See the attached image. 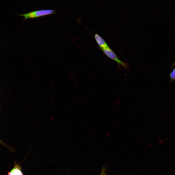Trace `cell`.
Returning <instances> with one entry per match:
<instances>
[{
  "mask_svg": "<svg viewBox=\"0 0 175 175\" xmlns=\"http://www.w3.org/2000/svg\"><path fill=\"white\" fill-rule=\"evenodd\" d=\"M0 144L3 145L4 146L6 147L8 149L12 150V149L10 147L7 145L5 143L3 142L0 139Z\"/></svg>",
  "mask_w": 175,
  "mask_h": 175,
  "instance_id": "6",
  "label": "cell"
},
{
  "mask_svg": "<svg viewBox=\"0 0 175 175\" xmlns=\"http://www.w3.org/2000/svg\"><path fill=\"white\" fill-rule=\"evenodd\" d=\"M175 65V62L172 66L173 67ZM169 76L171 82L175 80V67L173 70L170 73Z\"/></svg>",
  "mask_w": 175,
  "mask_h": 175,
  "instance_id": "5",
  "label": "cell"
},
{
  "mask_svg": "<svg viewBox=\"0 0 175 175\" xmlns=\"http://www.w3.org/2000/svg\"><path fill=\"white\" fill-rule=\"evenodd\" d=\"M94 37L99 47V48L104 49L109 47L104 39L97 34L95 35Z\"/></svg>",
  "mask_w": 175,
  "mask_h": 175,
  "instance_id": "3",
  "label": "cell"
},
{
  "mask_svg": "<svg viewBox=\"0 0 175 175\" xmlns=\"http://www.w3.org/2000/svg\"><path fill=\"white\" fill-rule=\"evenodd\" d=\"M56 13L55 10L53 9L41 10L32 11L24 14L16 13L18 16H22L25 18L23 21L28 18L34 19L39 17L46 15L54 14Z\"/></svg>",
  "mask_w": 175,
  "mask_h": 175,
  "instance_id": "1",
  "label": "cell"
},
{
  "mask_svg": "<svg viewBox=\"0 0 175 175\" xmlns=\"http://www.w3.org/2000/svg\"><path fill=\"white\" fill-rule=\"evenodd\" d=\"M100 175H106L105 169H102Z\"/></svg>",
  "mask_w": 175,
  "mask_h": 175,
  "instance_id": "7",
  "label": "cell"
},
{
  "mask_svg": "<svg viewBox=\"0 0 175 175\" xmlns=\"http://www.w3.org/2000/svg\"><path fill=\"white\" fill-rule=\"evenodd\" d=\"M21 170L20 166L17 165L8 173V175H23Z\"/></svg>",
  "mask_w": 175,
  "mask_h": 175,
  "instance_id": "4",
  "label": "cell"
},
{
  "mask_svg": "<svg viewBox=\"0 0 175 175\" xmlns=\"http://www.w3.org/2000/svg\"><path fill=\"white\" fill-rule=\"evenodd\" d=\"M99 48L107 56L117 62L119 66H122L126 70L129 69V66L128 64L127 63L123 62L120 60L110 47L104 49Z\"/></svg>",
  "mask_w": 175,
  "mask_h": 175,
  "instance_id": "2",
  "label": "cell"
}]
</instances>
